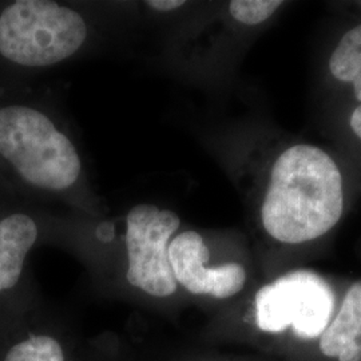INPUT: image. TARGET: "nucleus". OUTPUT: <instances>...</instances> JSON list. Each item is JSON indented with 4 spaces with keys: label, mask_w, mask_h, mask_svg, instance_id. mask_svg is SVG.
<instances>
[{
    "label": "nucleus",
    "mask_w": 361,
    "mask_h": 361,
    "mask_svg": "<svg viewBox=\"0 0 361 361\" xmlns=\"http://www.w3.org/2000/svg\"><path fill=\"white\" fill-rule=\"evenodd\" d=\"M0 193L30 207H65L82 219L109 207L56 95L44 85L0 83Z\"/></svg>",
    "instance_id": "obj_1"
},
{
    "label": "nucleus",
    "mask_w": 361,
    "mask_h": 361,
    "mask_svg": "<svg viewBox=\"0 0 361 361\" xmlns=\"http://www.w3.org/2000/svg\"><path fill=\"white\" fill-rule=\"evenodd\" d=\"M343 207V177L334 158L320 147L295 145L271 166L259 224L273 241L302 245L331 232Z\"/></svg>",
    "instance_id": "obj_2"
},
{
    "label": "nucleus",
    "mask_w": 361,
    "mask_h": 361,
    "mask_svg": "<svg viewBox=\"0 0 361 361\" xmlns=\"http://www.w3.org/2000/svg\"><path fill=\"white\" fill-rule=\"evenodd\" d=\"M101 38L91 7L55 0L0 1V83L37 82L39 74L82 56Z\"/></svg>",
    "instance_id": "obj_3"
},
{
    "label": "nucleus",
    "mask_w": 361,
    "mask_h": 361,
    "mask_svg": "<svg viewBox=\"0 0 361 361\" xmlns=\"http://www.w3.org/2000/svg\"><path fill=\"white\" fill-rule=\"evenodd\" d=\"M337 302L332 285L319 273L288 271L255 292L243 317L244 336L295 361L323 334Z\"/></svg>",
    "instance_id": "obj_4"
},
{
    "label": "nucleus",
    "mask_w": 361,
    "mask_h": 361,
    "mask_svg": "<svg viewBox=\"0 0 361 361\" xmlns=\"http://www.w3.org/2000/svg\"><path fill=\"white\" fill-rule=\"evenodd\" d=\"M122 219L118 273L125 289L155 305L177 301L182 292L171 271L169 245L182 228L178 213L141 202L130 207Z\"/></svg>",
    "instance_id": "obj_5"
},
{
    "label": "nucleus",
    "mask_w": 361,
    "mask_h": 361,
    "mask_svg": "<svg viewBox=\"0 0 361 361\" xmlns=\"http://www.w3.org/2000/svg\"><path fill=\"white\" fill-rule=\"evenodd\" d=\"M47 219L42 209L0 193V324L37 300L28 258L49 233Z\"/></svg>",
    "instance_id": "obj_6"
},
{
    "label": "nucleus",
    "mask_w": 361,
    "mask_h": 361,
    "mask_svg": "<svg viewBox=\"0 0 361 361\" xmlns=\"http://www.w3.org/2000/svg\"><path fill=\"white\" fill-rule=\"evenodd\" d=\"M169 261L182 295L212 302H229L245 293L250 273L241 259L214 257L207 235L182 229L169 245Z\"/></svg>",
    "instance_id": "obj_7"
},
{
    "label": "nucleus",
    "mask_w": 361,
    "mask_h": 361,
    "mask_svg": "<svg viewBox=\"0 0 361 361\" xmlns=\"http://www.w3.org/2000/svg\"><path fill=\"white\" fill-rule=\"evenodd\" d=\"M70 334L51 319L38 298L0 324V361H82Z\"/></svg>",
    "instance_id": "obj_8"
},
{
    "label": "nucleus",
    "mask_w": 361,
    "mask_h": 361,
    "mask_svg": "<svg viewBox=\"0 0 361 361\" xmlns=\"http://www.w3.org/2000/svg\"><path fill=\"white\" fill-rule=\"evenodd\" d=\"M295 361H361V280L338 298L323 334Z\"/></svg>",
    "instance_id": "obj_9"
},
{
    "label": "nucleus",
    "mask_w": 361,
    "mask_h": 361,
    "mask_svg": "<svg viewBox=\"0 0 361 361\" xmlns=\"http://www.w3.org/2000/svg\"><path fill=\"white\" fill-rule=\"evenodd\" d=\"M329 71L337 80L352 85L361 102V25L349 30L338 42L329 58Z\"/></svg>",
    "instance_id": "obj_10"
},
{
    "label": "nucleus",
    "mask_w": 361,
    "mask_h": 361,
    "mask_svg": "<svg viewBox=\"0 0 361 361\" xmlns=\"http://www.w3.org/2000/svg\"><path fill=\"white\" fill-rule=\"evenodd\" d=\"M281 4L283 1L279 0H233L228 10L238 23L255 27L268 20Z\"/></svg>",
    "instance_id": "obj_11"
},
{
    "label": "nucleus",
    "mask_w": 361,
    "mask_h": 361,
    "mask_svg": "<svg viewBox=\"0 0 361 361\" xmlns=\"http://www.w3.org/2000/svg\"><path fill=\"white\" fill-rule=\"evenodd\" d=\"M349 125H350V129L353 130V133L357 135V138L361 141V104L350 114Z\"/></svg>",
    "instance_id": "obj_12"
},
{
    "label": "nucleus",
    "mask_w": 361,
    "mask_h": 361,
    "mask_svg": "<svg viewBox=\"0 0 361 361\" xmlns=\"http://www.w3.org/2000/svg\"><path fill=\"white\" fill-rule=\"evenodd\" d=\"M197 361H265L259 359H205V360Z\"/></svg>",
    "instance_id": "obj_13"
}]
</instances>
